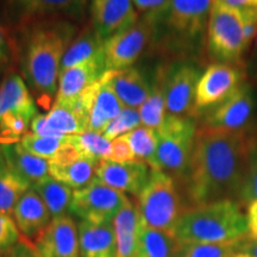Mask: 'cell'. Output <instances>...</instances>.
Wrapping results in <instances>:
<instances>
[{
  "instance_id": "obj_1",
  "label": "cell",
  "mask_w": 257,
  "mask_h": 257,
  "mask_svg": "<svg viewBox=\"0 0 257 257\" xmlns=\"http://www.w3.org/2000/svg\"><path fill=\"white\" fill-rule=\"evenodd\" d=\"M256 148L255 128L198 127L191 165L181 181L188 210L240 198Z\"/></svg>"
},
{
  "instance_id": "obj_2",
  "label": "cell",
  "mask_w": 257,
  "mask_h": 257,
  "mask_svg": "<svg viewBox=\"0 0 257 257\" xmlns=\"http://www.w3.org/2000/svg\"><path fill=\"white\" fill-rule=\"evenodd\" d=\"M21 34L19 57L23 78L36 102L49 111L55 102L63 56L78 25L68 19H46L17 30Z\"/></svg>"
},
{
  "instance_id": "obj_3",
  "label": "cell",
  "mask_w": 257,
  "mask_h": 257,
  "mask_svg": "<svg viewBox=\"0 0 257 257\" xmlns=\"http://www.w3.org/2000/svg\"><path fill=\"white\" fill-rule=\"evenodd\" d=\"M211 8L212 0H169L162 10L147 14L154 25L152 44L174 55L197 49L207 34Z\"/></svg>"
},
{
  "instance_id": "obj_4",
  "label": "cell",
  "mask_w": 257,
  "mask_h": 257,
  "mask_svg": "<svg viewBox=\"0 0 257 257\" xmlns=\"http://www.w3.org/2000/svg\"><path fill=\"white\" fill-rule=\"evenodd\" d=\"M174 234L181 244L238 242L248 236V220L234 200L217 201L186 211Z\"/></svg>"
},
{
  "instance_id": "obj_5",
  "label": "cell",
  "mask_w": 257,
  "mask_h": 257,
  "mask_svg": "<svg viewBox=\"0 0 257 257\" xmlns=\"http://www.w3.org/2000/svg\"><path fill=\"white\" fill-rule=\"evenodd\" d=\"M137 207L144 226L174 233L180 217L188 210L176 181L161 170L152 174L137 195Z\"/></svg>"
},
{
  "instance_id": "obj_6",
  "label": "cell",
  "mask_w": 257,
  "mask_h": 257,
  "mask_svg": "<svg viewBox=\"0 0 257 257\" xmlns=\"http://www.w3.org/2000/svg\"><path fill=\"white\" fill-rule=\"evenodd\" d=\"M197 121L194 117L166 115L157 130V150L152 169L161 170L181 182L187 175L194 149Z\"/></svg>"
},
{
  "instance_id": "obj_7",
  "label": "cell",
  "mask_w": 257,
  "mask_h": 257,
  "mask_svg": "<svg viewBox=\"0 0 257 257\" xmlns=\"http://www.w3.org/2000/svg\"><path fill=\"white\" fill-rule=\"evenodd\" d=\"M207 53L216 63L231 64L246 70L242 16L238 9L212 0L207 25Z\"/></svg>"
},
{
  "instance_id": "obj_8",
  "label": "cell",
  "mask_w": 257,
  "mask_h": 257,
  "mask_svg": "<svg viewBox=\"0 0 257 257\" xmlns=\"http://www.w3.org/2000/svg\"><path fill=\"white\" fill-rule=\"evenodd\" d=\"M3 17L15 31L46 19H68L75 23L86 16L88 0H0Z\"/></svg>"
},
{
  "instance_id": "obj_9",
  "label": "cell",
  "mask_w": 257,
  "mask_h": 257,
  "mask_svg": "<svg viewBox=\"0 0 257 257\" xmlns=\"http://www.w3.org/2000/svg\"><path fill=\"white\" fill-rule=\"evenodd\" d=\"M165 88L167 113L193 117L200 70L194 63L178 60L157 67Z\"/></svg>"
},
{
  "instance_id": "obj_10",
  "label": "cell",
  "mask_w": 257,
  "mask_h": 257,
  "mask_svg": "<svg viewBox=\"0 0 257 257\" xmlns=\"http://www.w3.org/2000/svg\"><path fill=\"white\" fill-rule=\"evenodd\" d=\"M127 199L124 193L94 179L88 186L74 192L70 212L91 223H113Z\"/></svg>"
},
{
  "instance_id": "obj_11",
  "label": "cell",
  "mask_w": 257,
  "mask_h": 257,
  "mask_svg": "<svg viewBox=\"0 0 257 257\" xmlns=\"http://www.w3.org/2000/svg\"><path fill=\"white\" fill-rule=\"evenodd\" d=\"M153 34V22L143 15L130 28L108 37L104 47L106 70L130 68L146 48L152 44Z\"/></svg>"
},
{
  "instance_id": "obj_12",
  "label": "cell",
  "mask_w": 257,
  "mask_h": 257,
  "mask_svg": "<svg viewBox=\"0 0 257 257\" xmlns=\"http://www.w3.org/2000/svg\"><path fill=\"white\" fill-rule=\"evenodd\" d=\"M245 76L246 70L237 66L225 63L208 66L197 85L193 117L226 100L245 82Z\"/></svg>"
},
{
  "instance_id": "obj_13",
  "label": "cell",
  "mask_w": 257,
  "mask_h": 257,
  "mask_svg": "<svg viewBox=\"0 0 257 257\" xmlns=\"http://www.w3.org/2000/svg\"><path fill=\"white\" fill-rule=\"evenodd\" d=\"M255 108L256 100L252 88L243 83L226 100L206 112L202 125L229 131L251 128L250 123Z\"/></svg>"
},
{
  "instance_id": "obj_14",
  "label": "cell",
  "mask_w": 257,
  "mask_h": 257,
  "mask_svg": "<svg viewBox=\"0 0 257 257\" xmlns=\"http://www.w3.org/2000/svg\"><path fill=\"white\" fill-rule=\"evenodd\" d=\"M99 162L81 155L68 140L49 160V175L70 188L81 189L95 179Z\"/></svg>"
},
{
  "instance_id": "obj_15",
  "label": "cell",
  "mask_w": 257,
  "mask_h": 257,
  "mask_svg": "<svg viewBox=\"0 0 257 257\" xmlns=\"http://www.w3.org/2000/svg\"><path fill=\"white\" fill-rule=\"evenodd\" d=\"M89 14V24L105 41L138 21V11L133 0H91Z\"/></svg>"
},
{
  "instance_id": "obj_16",
  "label": "cell",
  "mask_w": 257,
  "mask_h": 257,
  "mask_svg": "<svg viewBox=\"0 0 257 257\" xmlns=\"http://www.w3.org/2000/svg\"><path fill=\"white\" fill-rule=\"evenodd\" d=\"M152 174V168L144 162H113L101 160L95 170V179L108 187L137 197Z\"/></svg>"
},
{
  "instance_id": "obj_17",
  "label": "cell",
  "mask_w": 257,
  "mask_h": 257,
  "mask_svg": "<svg viewBox=\"0 0 257 257\" xmlns=\"http://www.w3.org/2000/svg\"><path fill=\"white\" fill-rule=\"evenodd\" d=\"M34 244L42 257H80L78 226L69 216L51 219Z\"/></svg>"
},
{
  "instance_id": "obj_18",
  "label": "cell",
  "mask_w": 257,
  "mask_h": 257,
  "mask_svg": "<svg viewBox=\"0 0 257 257\" xmlns=\"http://www.w3.org/2000/svg\"><path fill=\"white\" fill-rule=\"evenodd\" d=\"M104 78L123 107L140 108L152 93V85L146 75L134 67L121 70H106Z\"/></svg>"
},
{
  "instance_id": "obj_19",
  "label": "cell",
  "mask_w": 257,
  "mask_h": 257,
  "mask_svg": "<svg viewBox=\"0 0 257 257\" xmlns=\"http://www.w3.org/2000/svg\"><path fill=\"white\" fill-rule=\"evenodd\" d=\"M105 72V59L91 60L62 70L59 76V88L54 104H68L82 91L100 80Z\"/></svg>"
},
{
  "instance_id": "obj_20",
  "label": "cell",
  "mask_w": 257,
  "mask_h": 257,
  "mask_svg": "<svg viewBox=\"0 0 257 257\" xmlns=\"http://www.w3.org/2000/svg\"><path fill=\"white\" fill-rule=\"evenodd\" d=\"M14 219L22 236L35 243L51 221V214L46 204L34 189L30 188L16 205Z\"/></svg>"
},
{
  "instance_id": "obj_21",
  "label": "cell",
  "mask_w": 257,
  "mask_h": 257,
  "mask_svg": "<svg viewBox=\"0 0 257 257\" xmlns=\"http://www.w3.org/2000/svg\"><path fill=\"white\" fill-rule=\"evenodd\" d=\"M6 113L23 114L31 119L38 114L27 82L16 72H6L0 83V118Z\"/></svg>"
},
{
  "instance_id": "obj_22",
  "label": "cell",
  "mask_w": 257,
  "mask_h": 257,
  "mask_svg": "<svg viewBox=\"0 0 257 257\" xmlns=\"http://www.w3.org/2000/svg\"><path fill=\"white\" fill-rule=\"evenodd\" d=\"M80 257H115L117 242L113 223L95 224L81 220L78 224Z\"/></svg>"
},
{
  "instance_id": "obj_23",
  "label": "cell",
  "mask_w": 257,
  "mask_h": 257,
  "mask_svg": "<svg viewBox=\"0 0 257 257\" xmlns=\"http://www.w3.org/2000/svg\"><path fill=\"white\" fill-rule=\"evenodd\" d=\"M142 225L137 204L127 199L113 220L117 242L115 257H133Z\"/></svg>"
},
{
  "instance_id": "obj_24",
  "label": "cell",
  "mask_w": 257,
  "mask_h": 257,
  "mask_svg": "<svg viewBox=\"0 0 257 257\" xmlns=\"http://www.w3.org/2000/svg\"><path fill=\"white\" fill-rule=\"evenodd\" d=\"M0 146L5 154L9 168L31 186L49 175V161L28 153L19 142Z\"/></svg>"
},
{
  "instance_id": "obj_25",
  "label": "cell",
  "mask_w": 257,
  "mask_h": 257,
  "mask_svg": "<svg viewBox=\"0 0 257 257\" xmlns=\"http://www.w3.org/2000/svg\"><path fill=\"white\" fill-rule=\"evenodd\" d=\"M105 40L99 36L91 24L86 25L80 34L74 38L64 54L61 70L72 68L80 63L91 60L105 59Z\"/></svg>"
},
{
  "instance_id": "obj_26",
  "label": "cell",
  "mask_w": 257,
  "mask_h": 257,
  "mask_svg": "<svg viewBox=\"0 0 257 257\" xmlns=\"http://www.w3.org/2000/svg\"><path fill=\"white\" fill-rule=\"evenodd\" d=\"M181 248L173 232L142 225L133 257H178Z\"/></svg>"
},
{
  "instance_id": "obj_27",
  "label": "cell",
  "mask_w": 257,
  "mask_h": 257,
  "mask_svg": "<svg viewBox=\"0 0 257 257\" xmlns=\"http://www.w3.org/2000/svg\"><path fill=\"white\" fill-rule=\"evenodd\" d=\"M123 105L114 94L113 89L108 85L104 74L100 78V87L93 102L91 113H89L88 130L102 134L106 126L120 113Z\"/></svg>"
},
{
  "instance_id": "obj_28",
  "label": "cell",
  "mask_w": 257,
  "mask_h": 257,
  "mask_svg": "<svg viewBox=\"0 0 257 257\" xmlns=\"http://www.w3.org/2000/svg\"><path fill=\"white\" fill-rule=\"evenodd\" d=\"M31 188L40 195L51 218L68 216L74 197V192L68 186L61 184L50 175L41 179L40 181L31 186Z\"/></svg>"
},
{
  "instance_id": "obj_29",
  "label": "cell",
  "mask_w": 257,
  "mask_h": 257,
  "mask_svg": "<svg viewBox=\"0 0 257 257\" xmlns=\"http://www.w3.org/2000/svg\"><path fill=\"white\" fill-rule=\"evenodd\" d=\"M141 119L143 126L150 127L157 131L165 123L167 108H166V96L165 88H163L162 78L159 69H156L152 83V93L147 101L140 108Z\"/></svg>"
},
{
  "instance_id": "obj_30",
  "label": "cell",
  "mask_w": 257,
  "mask_h": 257,
  "mask_svg": "<svg viewBox=\"0 0 257 257\" xmlns=\"http://www.w3.org/2000/svg\"><path fill=\"white\" fill-rule=\"evenodd\" d=\"M46 118L48 126L62 136H73L88 130V119L76 113L68 106L54 104L46 114Z\"/></svg>"
},
{
  "instance_id": "obj_31",
  "label": "cell",
  "mask_w": 257,
  "mask_h": 257,
  "mask_svg": "<svg viewBox=\"0 0 257 257\" xmlns=\"http://www.w3.org/2000/svg\"><path fill=\"white\" fill-rule=\"evenodd\" d=\"M31 188V185L14 170L8 169L0 175V212L12 216L16 205Z\"/></svg>"
},
{
  "instance_id": "obj_32",
  "label": "cell",
  "mask_w": 257,
  "mask_h": 257,
  "mask_svg": "<svg viewBox=\"0 0 257 257\" xmlns=\"http://www.w3.org/2000/svg\"><path fill=\"white\" fill-rule=\"evenodd\" d=\"M127 142L133 149L135 160L147 163L152 168L157 150V131L153 128L138 126L137 128L125 135Z\"/></svg>"
},
{
  "instance_id": "obj_33",
  "label": "cell",
  "mask_w": 257,
  "mask_h": 257,
  "mask_svg": "<svg viewBox=\"0 0 257 257\" xmlns=\"http://www.w3.org/2000/svg\"><path fill=\"white\" fill-rule=\"evenodd\" d=\"M69 141L81 155L98 162L101 160H107L111 154V141L96 131L87 130L82 134L73 135L69 136Z\"/></svg>"
},
{
  "instance_id": "obj_34",
  "label": "cell",
  "mask_w": 257,
  "mask_h": 257,
  "mask_svg": "<svg viewBox=\"0 0 257 257\" xmlns=\"http://www.w3.org/2000/svg\"><path fill=\"white\" fill-rule=\"evenodd\" d=\"M69 136L66 137H42L37 135L28 133L19 141L21 146L32 155L42 159L51 160L59 152L64 143L68 142Z\"/></svg>"
},
{
  "instance_id": "obj_35",
  "label": "cell",
  "mask_w": 257,
  "mask_h": 257,
  "mask_svg": "<svg viewBox=\"0 0 257 257\" xmlns=\"http://www.w3.org/2000/svg\"><path fill=\"white\" fill-rule=\"evenodd\" d=\"M242 240L230 243L182 244L178 257H233L238 252Z\"/></svg>"
},
{
  "instance_id": "obj_36",
  "label": "cell",
  "mask_w": 257,
  "mask_h": 257,
  "mask_svg": "<svg viewBox=\"0 0 257 257\" xmlns=\"http://www.w3.org/2000/svg\"><path fill=\"white\" fill-rule=\"evenodd\" d=\"M142 125L140 110L138 108L124 107L123 110L105 128L102 135L108 141H113L114 138L123 136Z\"/></svg>"
},
{
  "instance_id": "obj_37",
  "label": "cell",
  "mask_w": 257,
  "mask_h": 257,
  "mask_svg": "<svg viewBox=\"0 0 257 257\" xmlns=\"http://www.w3.org/2000/svg\"><path fill=\"white\" fill-rule=\"evenodd\" d=\"M22 237L23 236L14 217L4 212H0V253L5 255L22 239Z\"/></svg>"
},
{
  "instance_id": "obj_38",
  "label": "cell",
  "mask_w": 257,
  "mask_h": 257,
  "mask_svg": "<svg viewBox=\"0 0 257 257\" xmlns=\"http://www.w3.org/2000/svg\"><path fill=\"white\" fill-rule=\"evenodd\" d=\"M243 25V37L245 49L248 51L252 46V42L257 36V8L240 9Z\"/></svg>"
},
{
  "instance_id": "obj_39",
  "label": "cell",
  "mask_w": 257,
  "mask_h": 257,
  "mask_svg": "<svg viewBox=\"0 0 257 257\" xmlns=\"http://www.w3.org/2000/svg\"><path fill=\"white\" fill-rule=\"evenodd\" d=\"M107 160L113 161V162H131V161H136L135 160L133 149L130 147V143L127 142L125 135L111 141V154Z\"/></svg>"
},
{
  "instance_id": "obj_40",
  "label": "cell",
  "mask_w": 257,
  "mask_h": 257,
  "mask_svg": "<svg viewBox=\"0 0 257 257\" xmlns=\"http://www.w3.org/2000/svg\"><path fill=\"white\" fill-rule=\"evenodd\" d=\"M12 54H14V47L9 40L4 24L0 21V73L8 70L9 64L12 60Z\"/></svg>"
},
{
  "instance_id": "obj_41",
  "label": "cell",
  "mask_w": 257,
  "mask_h": 257,
  "mask_svg": "<svg viewBox=\"0 0 257 257\" xmlns=\"http://www.w3.org/2000/svg\"><path fill=\"white\" fill-rule=\"evenodd\" d=\"M4 257H42L38 253L35 244L30 240L22 237V239L5 253Z\"/></svg>"
},
{
  "instance_id": "obj_42",
  "label": "cell",
  "mask_w": 257,
  "mask_h": 257,
  "mask_svg": "<svg viewBox=\"0 0 257 257\" xmlns=\"http://www.w3.org/2000/svg\"><path fill=\"white\" fill-rule=\"evenodd\" d=\"M242 200L245 201H252L257 200V160L253 159L251 168H250V173L246 179L245 186H244L242 195H240Z\"/></svg>"
},
{
  "instance_id": "obj_43",
  "label": "cell",
  "mask_w": 257,
  "mask_h": 257,
  "mask_svg": "<svg viewBox=\"0 0 257 257\" xmlns=\"http://www.w3.org/2000/svg\"><path fill=\"white\" fill-rule=\"evenodd\" d=\"M30 130V133L42 137H66L62 136V135L56 134L55 131H53L49 126H48L46 114L38 113L31 121Z\"/></svg>"
},
{
  "instance_id": "obj_44",
  "label": "cell",
  "mask_w": 257,
  "mask_h": 257,
  "mask_svg": "<svg viewBox=\"0 0 257 257\" xmlns=\"http://www.w3.org/2000/svg\"><path fill=\"white\" fill-rule=\"evenodd\" d=\"M133 3L137 11L147 15L162 10L168 4L169 0H133Z\"/></svg>"
},
{
  "instance_id": "obj_45",
  "label": "cell",
  "mask_w": 257,
  "mask_h": 257,
  "mask_svg": "<svg viewBox=\"0 0 257 257\" xmlns=\"http://www.w3.org/2000/svg\"><path fill=\"white\" fill-rule=\"evenodd\" d=\"M246 220H248V237L257 239V200L249 202L246 207Z\"/></svg>"
},
{
  "instance_id": "obj_46",
  "label": "cell",
  "mask_w": 257,
  "mask_h": 257,
  "mask_svg": "<svg viewBox=\"0 0 257 257\" xmlns=\"http://www.w3.org/2000/svg\"><path fill=\"white\" fill-rule=\"evenodd\" d=\"M221 4L230 6L233 9H248V8H257V0H217Z\"/></svg>"
},
{
  "instance_id": "obj_47",
  "label": "cell",
  "mask_w": 257,
  "mask_h": 257,
  "mask_svg": "<svg viewBox=\"0 0 257 257\" xmlns=\"http://www.w3.org/2000/svg\"><path fill=\"white\" fill-rule=\"evenodd\" d=\"M246 72H249L253 80H257V36L255 38L251 53H250L249 62L246 64Z\"/></svg>"
},
{
  "instance_id": "obj_48",
  "label": "cell",
  "mask_w": 257,
  "mask_h": 257,
  "mask_svg": "<svg viewBox=\"0 0 257 257\" xmlns=\"http://www.w3.org/2000/svg\"><path fill=\"white\" fill-rule=\"evenodd\" d=\"M239 250L243 252L249 253L252 257H257V239H251L248 236L240 242Z\"/></svg>"
},
{
  "instance_id": "obj_49",
  "label": "cell",
  "mask_w": 257,
  "mask_h": 257,
  "mask_svg": "<svg viewBox=\"0 0 257 257\" xmlns=\"http://www.w3.org/2000/svg\"><path fill=\"white\" fill-rule=\"evenodd\" d=\"M8 169H9L8 161H6L5 154H4V152H3L2 146H0V175H2L4 172H6Z\"/></svg>"
},
{
  "instance_id": "obj_50",
  "label": "cell",
  "mask_w": 257,
  "mask_h": 257,
  "mask_svg": "<svg viewBox=\"0 0 257 257\" xmlns=\"http://www.w3.org/2000/svg\"><path fill=\"white\" fill-rule=\"evenodd\" d=\"M233 257H252V256H251V255H249V253H246V252L239 251V252H237L236 255H234Z\"/></svg>"
},
{
  "instance_id": "obj_51",
  "label": "cell",
  "mask_w": 257,
  "mask_h": 257,
  "mask_svg": "<svg viewBox=\"0 0 257 257\" xmlns=\"http://www.w3.org/2000/svg\"><path fill=\"white\" fill-rule=\"evenodd\" d=\"M0 257H4V255H3V253H0Z\"/></svg>"
}]
</instances>
